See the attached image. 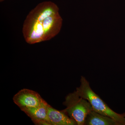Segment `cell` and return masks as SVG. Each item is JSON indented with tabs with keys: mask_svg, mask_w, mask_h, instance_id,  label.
<instances>
[{
	"mask_svg": "<svg viewBox=\"0 0 125 125\" xmlns=\"http://www.w3.org/2000/svg\"><path fill=\"white\" fill-rule=\"evenodd\" d=\"M4 0H0V2H2V1H4Z\"/></svg>",
	"mask_w": 125,
	"mask_h": 125,
	"instance_id": "obj_8",
	"label": "cell"
},
{
	"mask_svg": "<svg viewBox=\"0 0 125 125\" xmlns=\"http://www.w3.org/2000/svg\"><path fill=\"white\" fill-rule=\"evenodd\" d=\"M123 115L124 116H125V112L124 113H123Z\"/></svg>",
	"mask_w": 125,
	"mask_h": 125,
	"instance_id": "obj_9",
	"label": "cell"
},
{
	"mask_svg": "<svg viewBox=\"0 0 125 125\" xmlns=\"http://www.w3.org/2000/svg\"><path fill=\"white\" fill-rule=\"evenodd\" d=\"M50 105L45 101L37 107L22 110L31 118L35 125H51L48 119V113Z\"/></svg>",
	"mask_w": 125,
	"mask_h": 125,
	"instance_id": "obj_5",
	"label": "cell"
},
{
	"mask_svg": "<svg viewBox=\"0 0 125 125\" xmlns=\"http://www.w3.org/2000/svg\"><path fill=\"white\" fill-rule=\"evenodd\" d=\"M48 119L51 125H76L77 123L62 111L57 110L49 106Z\"/></svg>",
	"mask_w": 125,
	"mask_h": 125,
	"instance_id": "obj_6",
	"label": "cell"
},
{
	"mask_svg": "<svg viewBox=\"0 0 125 125\" xmlns=\"http://www.w3.org/2000/svg\"><path fill=\"white\" fill-rule=\"evenodd\" d=\"M63 105L66 108L62 111L75 121L77 125H84L86 117L93 110L90 103L79 96L76 91L67 94Z\"/></svg>",
	"mask_w": 125,
	"mask_h": 125,
	"instance_id": "obj_3",
	"label": "cell"
},
{
	"mask_svg": "<svg viewBox=\"0 0 125 125\" xmlns=\"http://www.w3.org/2000/svg\"><path fill=\"white\" fill-rule=\"evenodd\" d=\"M13 101L22 111L38 107L45 101L38 93L27 89L21 90L16 94Z\"/></svg>",
	"mask_w": 125,
	"mask_h": 125,
	"instance_id": "obj_4",
	"label": "cell"
},
{
	"mask_svg": "<svg viewBox=\"0 0 125 125\" xmlns=\"http://www.w3.org/2000/svg\"><path fill=\"white\" fill-rule=\"evenodd\" d=\"M80 85L76 88V92L81 97L86 99L92 105L93 110L103 115L115 120L119 125H125V117L123 114L114 111L100 97L94 92L89 83L85 77L81 76Z\"/></svg>",
	"mask_w": 125,
	"mask_h": 125,
	"instance_id": "obj_2",
	"label": "cell"
},
{
	"mask_svg": "<svg viewBox=\"0 0 125 125\" xmlns=\"http://www.w3.org/2000/svg\"><path fill=\"white\" fill-rule=\"evenodd\" d=\"M62 19L59 8L54 2L39 4L27 16L23 25L25 40L29 44L51 40L60 31Z\"/></svg>",
	"mask_w": 125,
	"mask_h": 125,
	"instance_id": "obj_1",
	"label": "cell"
},
{
	"mask_svg": "<svg viewBox=\"0 0 125 125\" xmlns=\"http://www.w3.org/2000/svg\"><path fill=\"white\" fill-rule=\"evenodd\" d=\"M84 125H119L115 120L92 110L87 115Z\"/></svg>",
	"mask_w": 125,
	"mask_h": 125,
	"instance_id": "obj_7",
	"label": "cell"
}]
</instances>
